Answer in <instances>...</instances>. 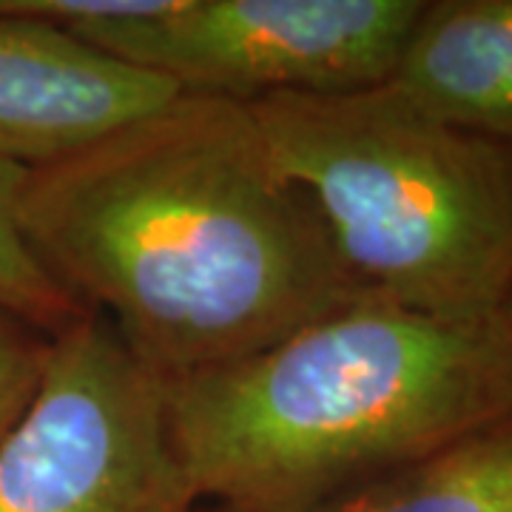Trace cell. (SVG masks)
<instances>
[{
	"mask_svg": "<svg viewBox=\"0 0 512 512\" xmlns=\"http://www.w3.org/2000/svg\"><path fill=\"white\" fill-rule=\"evenodd\" d=\"M15 220L37 262L165 382L248 359L365 296L237 100L174 94L26 168Z\"/></svg>",
	"mask_w": 512,
	"mask_h": 512,
	"instance_id": "6da1fadb",
	"label": "cell"
},
{
	"mask_svg": "<svg viewBox=\"0 0 512 512\" xmlns=\"http://www.w3.org/2000/svg\"><path fill=\"white\" fill-rule=\"evenodd\" d=\"M165 396L202 504L296 512L512 424V322L365 293Z\"/></svg>",
	"mask_w": 512,
	"mask_h": 512,
	"instance_id": "7a4b0ae2",
	"label": "cell"
},
{
	"mask_svg": "<svg viewBox=\"0 0 512 512\" xmlns=\"http://www.w3.org/2000/svg\"><path fill=\"white\" fill-rule=\"evenodd\" d=\"M279 171L370 296L444 319L512 296V146L444 123L390 83L248 103Z\"/></svg>",
	"mask_w": 512,
	"mask_h": 512,
	"instance_id": "3957f363",
	"label": "cell"
},
{
	"mask_svg": "<svg viewBox=\"0 0 512 512\" xmlns=\"http://www.w3.org/2000/svg\"><path fill=\"white\" fill-rule=\"evenodd\" d=\"M165 379L100 313L52 336L35 399L0 444V512H197Z\"/></svg>",
	"mask_w": 512,
	"mask_h": 512,
	"instance_id": "277c9868",
	"label": "cell"
},
{
	"mask_svg": "<svg viewBox=\"0 0 512 512\" xmlns=\"http://www.w3.org/2000/svg\"><path fill=\"white\" fill-rule=\"evenodd\" d=\"M424 0H154L72 29L180 94L256 103L387 83Z\"/></svg>",
	"mask_w": 512,
	"mask_h": 512,
	"instance_id": "5b68a950",
	"label": "cell"
},
{
	"mask_svg": "<svg viewBox=\"0 0 512 512\" xmlns=\"http://www.w3.org/2000/svg\"><path fill=\"white\" fill-rule=\"evenodd\" d=\"M174 94L60 26L0 12V163H57Z\"/></svg>",
	"mask_w": 512,
	"mask_h": 512,
	"instance_id": "8992f818",
	"label": "cell"
},
{
	"mask_svg": "<svg viewBox=\"0 0 512 512\" xmlns=\"http://www.w3.org/2000/svg\"><path fill=\"white\" fill-rule=\"evenodd\" d=\"M387 83L444 123L512 146V0L424 3Z\"/></svg>",
	"mask_w": 512,
	"mask_h": 512,
	"instance_id": "52a82bcc",
	"label": "cell"
},
{
	"mask_svg": "<svg viewBox=\"0 0 512 512\" xmlns=\"http://www.w3.org/2000/svg\"><path fill=\"white\" fill-rule=\"evenodd\" d=\"M296 512H512V424Z\"/></svg>",
	"mask_w": 512,
	"mask_h": 512,
	"instance_id": "ba28073f",
	"label": "cell"
},
{
	"mask_svg": "<svg viewBox=\"0 0 512 512\" xmlns=\"http://www.w3.org/2000/svg\"><path fill=\"white\" fill-rule=\"evenodd\" d=\"M26 168L0 163V308L55 336L86 308L29 251L15 220V194Z\"/></svg>",
	"mask_w": 512,
	"mask_h": 512,
	"instance_id": "9c48e42d",
	"label": "cell"
},
{
	"mask_svg": "<svg viewBox=\"0 0 512 512\" xmlns=\"http://www.w3.org/2000/svg\"><path fill=\"white\" fill-rule=\"evenodd\" d=\"M52 336L0 308V444L35 399Z\"/></svg>",
	"mask_w": 512,
	"mask_h": 512,
	"instance_id": "30bf717a",
	"label": "cell"
},
{
	"mask_svg": "<svg viewBox=\"0 0 512 512\" xmlns=\"http://www.w3.org/2000/svg\"><path fill=\"white\" fill-rule=\"evenodd\" d=\"M504 313H507V319L512 322V296H510V305H507V311H504Z\"/></svg>",
	"mask_w": 512,
	"mask_h": 512,
	"instance_id": "8fae6325",
	"label": "cell"
}]
</instances>
